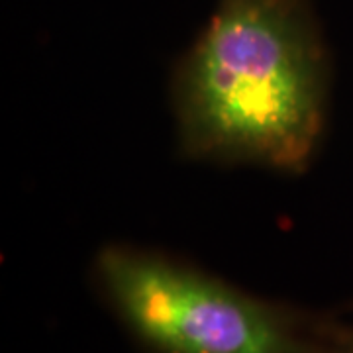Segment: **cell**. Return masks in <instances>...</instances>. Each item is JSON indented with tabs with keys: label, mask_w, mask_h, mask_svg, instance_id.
Returning a JSON list of instances; mask_svg holds the SVG:
<instances>
[{
	"label": "cell",
	"mask_w": 353,
	"mask_h": 353,
	"mask_svg": "<svg viewBox=\"0 0 353 353\" xmlns=\"http://www.w3.org/2000/svg\"><path fill=\"white\" fill-rule=\"evenodd\" d=\"M316 353H353V324L334 316H322Z\"/></svg>",
	"instance_id": "obj_3"
},
{
	"label": "cell",
	"mask_w": 353,
	"mask_h": 353,
	"mask_svg": "<svg viewBox=\"0 0 353 353\" xmlns=\"http://www.w3.org/2000/svg\"><path fill=\"white\" fill-rule=\"evenodd\" d=\"M330 57L310 0H218L175 65L185 159L301 175L326 130Z\"/></svg>",
	"instance_id": "obj_1"
},
{
	"label": "cell",
	"mask_w": 353,
	"mask_h": 353,
	"mask_svg": "<svg viewBox=\"0 0 353 353\" xmlns=\"http://www.w3.org/2000/svg\"><path fill=\"white\" fill-rule=\"evenodd\" d=\"M92 279L148 353H316L322 314L255 296L169 253L108 243Z\"/></svg>",
	"instance_id": "obj_2"
}]
</instances>
